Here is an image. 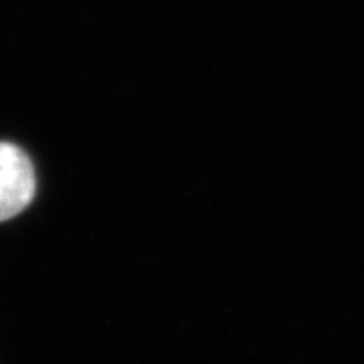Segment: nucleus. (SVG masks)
Masks as SVG:
<instances>
[{"label": "nucleus", "instance_id": "obj_1", "mask_svg": "<svg viewBox=\"0 0 364 364\" xmlns=\"http://www.w3.org/2000/svg\"><path fill=\"white\" fill-rule=\"evenodd\" d=\"M36 194L31 159L11 142H0V223L12 220L29 206Z\"/></svg>", "mask_w": 364, "mask_h": 364}]
</instances>
